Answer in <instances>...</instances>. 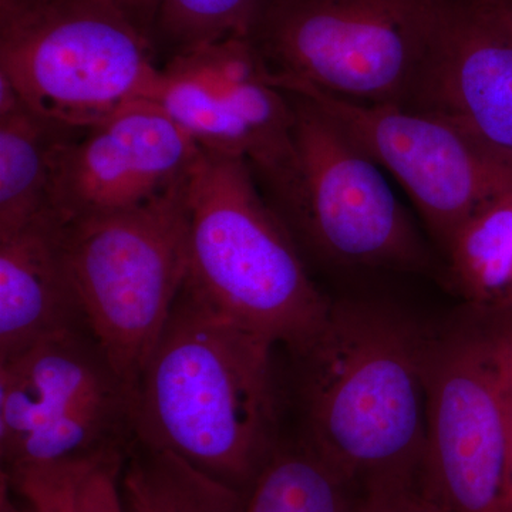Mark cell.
I'll return each mask as SVG.
<instances>
[{"mask_svg":"<svg viewBox=\"0 0 512 512\" xmlns=\"http://www.w3.org/2000/svg\"><path fill=\"white\" fill-rule=\"evenodd\" d=\"M276 348L185 282L138 379L137 443L248 494L282 441Z\"/></svg>","mask_w":512,"mask_h":512,"instance_id":"obj_1","label":"cell"},{"mask_svg":"<svg viewBox=\"0 0 512 512\" xmlns=\"http://www.w3.org/2000/svg\"><path fill=\"white\" fill-rule=\"evenodd\" d=\"M429 329L369 299L332 301L318 332L291 353L301 439L356 490L421 481Z\"/></svg>","mask_w":512,"mask_h":512,"instance_id":"obj_2","label":"cell"},{"mask_svg":"<svg viewBox=\"0 0 512 512\" xmlns=\"http://www.w3.org/2000/svg\"><path fill=\"white\" fill-rule=\"evenodd\" d=\"M187 284L217 311L288 352L330 309L302 249L247 160L202 150L187 178Z\"/></svg>","mask_w":512,"mask_h":512,"instance_id":"obj_3","label":"cell"},{"mask_svg":"<svg viewBox=\"0 0 512 512\" xmlns=\"http://www.w3.org/2000/svg\"><path fill=\"white\" fill-rule=\"evenodd\" d=\"M451 0H266L251 30L278 83L410 106Z\"/></svg>","mask_w":512,"mask_h":512,"instance_id":"obj_4","label":"cell"},{"mask_svg":"<svg viewBox=\"0 0 512 512\" xmlns=\"http://www.w3.org/2000/svg\"><path fill=\"white\" fill-rule=\"evenodd\" d=\"M187 178L137 207L64 224L84 322L134 392L188 278Z\"/></svg>","mask_w":512,"mask_h":512,"instance_id":"obj_5","label":"cell"},{"mask_svg":"<svg viewBox=\"0 0 512 512\" xmlns=\"http://www.w3.org/2000/svg\"><path fill=\"white\" fill-rule=\"evenodd\" d=\"M0 73L30 110L83 131L153 100L161 69L110 0H28L0 9Z\"/></svg>","mask_w":512,"mask_h":512,"instance_id":"obj_6","label":"cell"},{"mask_svg":"<svg viewBox=\"0 0 512 512\" xmlns=\"http://www.w3.org/2000/svg\"><path fill=\"white\" fill-rule=\"evenodd\" d=\"M421 484L450 512H512V393L498 311L429 330Z\"/></svg>","mask_w":512,"mask_h":512,"instance_id":"obj_7","label":"cell"},{"mask_svg":"<svg viewBox=\"0 0 512 512\" xmlns=\"http://www.w3.org/2000/svg\"><path fill=\"white\" fill-rule=\"evenodd\" d=\"M136 392L89 329L40 340L0 362L3 473L127 456Z\"/></svg>","mask_w":512,"mask_h":512,"instance_id":"obj_8","label":"cell"},{"mask_svg":"<svg viewBox=\"0 0 512 512\" xmlns=\"http://www.w3.org/2000/svg\"><path fill=\"white\" fill-rule=\"evenodd\" d=\"M291 96L299 197L285 221L299 248L339 268L423 271L429 249L377 165L313 101Z\"/></svg>","mask_w":512,"mask_h":512,"instance_id":"obj_9","label":"cell"},{"mask_svg":"<svg viewBox=\"0 0 512 512\" xmlns=\"http://www.w3.org/2000/svg\"><path fill=\"white\" fill-rule=\"evenodd\" d=\"M276 84L313 101L396 177L443 252L474 214L512 192V175L441 117L400 104L339 99L303 84Z\"/></svg>","mask_w":512,"mask_h":512,"instance_id":"obj_10","label":"cell"},{"mask_svg":"<svg viewBox=\"0 0 512 512\" xmlns=\"http://www.w3.org/2000/svg\"><path fill=\"white\" fill-rule=\"evenodd\" d=\"M200 153L156 101L128 104L62 148L50 210L70 224L137 207L183 180Z\"/></svg>","mask_w":512,"mask_h":512,"instance_id":"obj_11","label":"cell"},{"mask_svg":"<svg viewBox=\"0 0 512 512\" xmlns=\"http://www.w3.org/2000/svg\"><path fill=\"white\" fill-rule=\"evenodd\" d=\"M409 107L448 121L512 175V37L477 0L450 3Z\"/></svg>","mask_w":512,"mask_h":512,"instance_id":"obj_12","label":"cell"},{"mask_svg":"<svg viewBox=\"0 0 512 512\" xmlns=\"http://www.w3.org/2000/svg\"><path fill=\"white\" fill-rule=\"evenodd\" d=\"M175 69L207 84L248 140V164L286 221L299 197V158L291 96L274 82L251 37H228L175 53Z\"/></svg>","mask_w":512,"mask_h":512,"instance_id":"obj_13","label":"cell"},{"mask_svg":"<svg viewBox=\"0 0 512 512\" xmlns=\"http://www.w3.org/2000/svg\"><path fill=\"white\" fill-rule=\"evenodd\" d=\"M87 329L74 289L64 224L47 212L0 237V362L40 340Z\"/></svg>","mask_w":512,"mask_h":512,"instance_id":"obj_14","label":"cell"},{"mask_svg":"<svg viewBox=\"0 0 512 512\" xmlns=\"http://www.w3.org/2000/svg\"><path fill=\"white\" fill-rule=\"evenodd\" d=\"M79 133L26 106L0 117V237L53 212L56 160Z\"/></svg>","mask_w":512,"mask_h":512,"instance_id":"obj_15","label":"cell"},{"mask_svg":"<svg viewBox=\"0 0 512 512\" xmlns=\"http://www.w3.org/2000/svg\"><path fill=\"white\" fill-rule=\"evenodd\" d=\"M120 494L124 512H247V494L137 441L121 468Z\"/></svg>","mask_w":512,"mask_h":512,"instance_id":"obj_16","label":"cell"},{"mask_svg":"<svg viewBox=\"0 0 512 512\" xmlns=\"http://www.w3.org/2000/svg\"><path fill=\"white\" fill-rule=\"evenodd\" d=\"M444 254L451 282L468 306L512 309V192L474 214Z\"/></svg>","mask_w":512,"mask_h":512,"instance_id":"obj_17","label":"cell"},{"mask_svg":"<svg viewBox=\"0 0 512 512\" xmlns=\"http://www.w3.org/2000/svg\"><path fill=\"white\" fill-rule=\"evenodd\" d=\"M356 488L299 437L282 440L247 494V512H356Z\"/></svg>","mask_w":512,"mask_h":512,"instance_id":"obj_18","label":"cell"},{"mask_svg":"<svg viewBox=\"0 0 512 512\" xmlns=\"http://www.w3.org/2000/svg\"><path fill=\"white\" fill-rule=\"evenodd\" d=\"M126 456L2 473L33 512H124L120 474Z\"/></svg>","mask_w":512,"mask_h":512,"instance_id":"obj_19","label":"cell"},{"mask_svg":"<svg viewBox=\"0 0 512 512\" xmlns=\"http://www.w3.org/2000/svg\"><path fill=\"white\" fill-rule=\"evenodd\" d=\"M266 0H161L157 29L177 53L251 35Z\"/></svg>","mask_w":512,"mask_h":512,"instance_id":"obj_20","label":"cell"},{"mask_svg":"<svg viewBox=\"0 0 512 512\" xmlns=\"http://www.w3.org/2000/svg\"><path fill=\"white\" fill-rule=\"evenodd\" d=\"M357 494L356 512H450L421 481L373 485Z\"/></svg>","mask_w":512,"mask_h":512,"instance_id":"obj_21","label":"cell"},{"mask_svg":"<svg viewBox=\"0 0 512 512\" xmlns=\"http://www.w3.org/2000/svg\"><path fill=\"white\" fill-rule=\"evenodd\" d=\"M117 8L133 20L134 23L150 35L157 23L161 0H110Z\"/></svg>","mask_w":512,"mask_h":512,"instance_id":"obj_22","label":"cell"},{"mask_svg":"<svg viewBox=\"0 0 512 512\" xmlns=\"http://www.w3.org/2000/svg\"><path fill=\"white\" fill-rule=\"evenodd\" d=\"M500 315V348L505 377L512 393V309L498 311Z\"/></svg>","mask_w":512,"mask_h":512,"instance_id":"obj_23","label":"cell"},{"mask_svg":"<svg viewBox=\"0 0 512 512\" xmlns=\"http://www.w3.org/2000/svg\"><path fill=\"white\" fill-rule=\"evenodd\" d=\"M477 2L512 37V0H477Z\"/></svg>","mask_w":512,"mask_h":512,"instance_id":"obj_24","label":"cell"},{"mask_svg":"<svg viewBox=\"0 0 512 512\" xmlns=\"http://www.w3.org/2000/svg\"><path fill=\"white\" fill-rule=\"evenodd\" d=\"M0 512H22V501L3 477L0 478Z\"/></svg>","mask_w":512,"mask_h":512,"instance_id":"obj_25","label":"cell"},{"mask_svg":"<svg viewBox=\"0 0 512 512\" xmlns=\"http://www.w3.org/2000/svg\"><path fill=\"white\" fill-rule=\"evenodd\" d=\"M23 2H28V0H0V9L12 8V6L20 5Z\"/></svg>","mask_w":512,"mask_h":512,"instance_id":"obj_26","label":"cell"},{"mask_svg":"<svg viewBox=\"0 0 512 512\" xmlns=\"http://www.w3.org/2000/svg\"><path fill=\"white\" fill-rule=\"evenodd\" d=\"M20 501H22V512H33L32 510H30L29 505L22 500V498H20Z\"/></svg>","mask_w":512,"mask_h":512,"instance_id":"obj_27","label":"cell"}]
</instances>
